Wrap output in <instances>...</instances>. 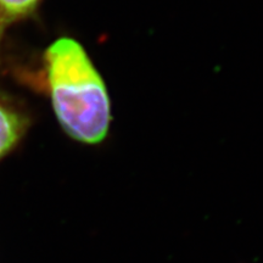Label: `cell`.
Returning <instances> with one entry per match:
<instances>
[{
	"label": "cell",
	"mask_w": 263,
	"mask_h": 263,
	"mask_svg": "<svg viewBox=\"0 0 263 263\" xmlns=\"http://www.w3.org/2000/svg\"><path fill=\"white\" fill-rule=\"evenodd\" d=\"M4 27H5V25L3 24V20H2V17H0V32H2L3 29H4Z\"/></svg>",
	"instance_id": "cell-4"
},
{
	"label": "cell",
	"mask_w": 263,
	"mask_h": 263,
	"mask_svg": "<svg viewBox=\"0 0 263 263\" xmlns=\"http://www.w3.org/2000/svg\"><path fill=\"white\" fill-rule=\"evenodd\" d=\"M27 126L28 121L24 115L0 101V160L15 149Z\"/></svg>",
	"instance_id": "cell-2"
},
{
	"label": "cell",
	"mask_w": 263,
	"mask_h": 263,
	"mask_svg": "<svg viewBox=\"0 0 263 263\" xmlns=\"http://www.w3.org/2000/svg\"><path fill=\"white\" fill-rule=\"evenodd\" d=\"M43 0H0V17L5 26L10 22L31 17Z\"/></svg>",
	"instance_id": "cell-3"
},
{
	"label": "cell",
	"mask_w": 263,
	"mask_h": 263,
	"mask_svg": "<svg viewBox=\"0 0 263 263\" xmlns=\"http://www.w3.org/2000/svg\"><path fill=\"white\" fill-rule=\"evenodd\" d=\"M55 116L65 133L88 145L106 139L112 114L106 84L80 42L58 38L44 52Z\"/></svg>",
	"instance_id": "cell-1"
}]
</instances>
